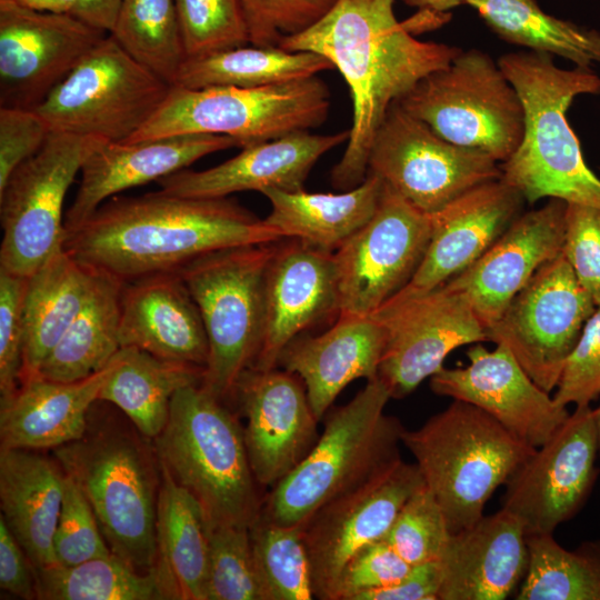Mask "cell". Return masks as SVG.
<instances>
[{
  "instance_id": "1",
  "label": "cell",
  "mask_w": 600,
  "mask_h": 600,
  "mask_svg": "<svg viewBox=\"0 0 600 600\" xmlns=\"http://www.w3.org/2000/svg\"><path fill=\"white\" fill-rule=\"evenodd\" d=\"M394 0H337L304 31L283 38L289 51L327 58L344 78L352 99L346 150L331 171L333 188L359 186L367 177L370 148L390 107L422 78L447 67L462 49L420 41L393 11Z\"/></svg>"
},
{
  "instance_id": "2",
  "label": "cell",
  "mask_w": 600,
  "mask_h": 600,
  "mask_svg": "<svg viewBox=\"0 0 600 600\" xmlns=\"http://www.w3.org/2000/svg\"><path fill=\"white\" fill-rule=\"evenodd\" d=\"M284 239L228 198L149 192L114 196L79 226L66 229L63 250L89 269L126 283L177 271L204 253Z\"/></svg>"
},
{
  "instance_id": "3",
  "label": "cell",
  "mask_w": 600,
  "mask_h": 600,
  "mask_svg": "<svg viewBox=\"0 0 600 600\" xmlns=\"http://www.w3.org/2000/svg\"><path fill=\"white\" fill-rule=\"evenodd\" d=\"M498 63L524 114L522 139L500 163L501 180L529 203L549 198L600 209V178L567 118L577 96L600 94V77L590 68L561 69L553 56L536 51L508 53Z\"/></svg>"
},
{
  "instance_id": "4",
  "label": "cell",
  "mask_w": 600,
  "mask_h": 600,
  "mask_svg": "<svg viewBox=\"0 0 600 600\" xmlns=\"http://www.w3.org/2000/svg\"><path fill=\"white\" fill-rule=\"evenodd\" d=\"M137 429L89 423L84 434L52 449L88 499L111 552L141 573L157 560L161 468L154 447Z\"/></svg>"
},
{
  "instance_id": "5",
  "label": "cell",
  "mask_w": 600,
  "mask_h": 600,
  "mask_svg": "<svg viewBox=\"0 0 600 600\" xmlns=\"http://www.w3.org/2000/svg\"><path fill=\"white\" fill-rule=\"evenodd\" d=\"M159 462L200 503L208 528L250 527L264 496L249 461L243 427L228 403L200 384L178 390L153 439Z\"/></svg>"
},
{
  "instance_id": "6",
  "label": "cell",
  "mask_w": 600,
  "mask_h": 600,
  "mask_svg": "<svg viewBox=\"0 0 600 600\" xmlns=\"http://www.w3.org/2000/svg\"><path fill=\"white\" fill-rule=\"evenodd\" d=\"M390 399L377 378L348 403L330 409L312 450L264 494L260 513L281 526H302L322 506L401 458L406 428L386 413Z\"/></svg>"
},
{
  "instance_id": "7",
  "label": "cell",
  "mask_w": 600,
  "mask_h": 600,
  "mask_svg": "<svg viewBox=\"0 0 600 600\" xmlns=\"http://www.w3.org/2000/svg\"><path fill=\"white\" fill-rule=\"evenodd\" d=\"M402 444L414 458L451 533L478 521L494 491L536 449L461 400H453L420 428L406 429Z\"/></svg>"
},
{
  "instance_id": "8",
  "label": "cell",
  "mask_w": 600,
  "mask_h": 600,
  "mask_svg": "<svg viewBox=\"0 0 600 600\" xmlns=\"http://www.w3.org/2000/svg\"><path fill=\"white\" fill-rule=\"evenodd\" d=\"M277 242L216 250L177 270L199 308L208 338L201 386L226 403L233 401L240 377L260 350L266 273Z\"/></svg>"
},
{
  "instance_id": "9",
  "label": "cell",
  "mask_w": 600,
  "mask_h": 600,
  "mask_svg": "<svg viewBox=\"0 0 600 600\" xmlns=\"http://www.w3.org/2000/svg\"><path fill=\"white\" fill-rule=\"evenodd\" d=\"M329 109V88L317 76L259 88L171 84L159 109L126 142L206 133L230 137L242 149L319 127Z\"/></svg>"
},
{
  "instance_id": "10",
  "label": "cell",
  "mask_w": 600,
  "mask_h": 600,
  "mask_svg": "<svg viewBox=\"0 0 600 600\" xmlns=\"http://www.w3.org/2000/svg\"><path fill=\"white\" fill-rule=\"evenodd\" d=\"M397 102L444 140L482 151L499 163L516 151L523 136L518 92L498 61L479 49L461 50Z\"/></svg>"
},
{
  "instance_id": "11",
  "label": "cell",
  "mask_w": 600,
  "mask_h": 600,
  "mask_svg": "<svg viewBox=\"0 0 600 600\" xmlns=\"http://www.w3.org/2000/svg\"><path fill=\"white\" fill-rule=\"evenodd\" d=\"M171 84L104 36L34 109L52 132L128 141Z\"/></svg>"
},
{
  "instance_id": "12",
  "label": "cell",
  "mask_w": 600,
  "mask_h": 600,
  "mask_svg": "<svg viewBox=\"0 0 600 600\" xmlns=\"http://www.w3.org/2000/svg\"><path fill=\"white\" fill-rule=\"evenodd\" d=\"M103 140L51 132L0 189V270L30 277L63 249V202L76 176Z\"/></svg>"
},
{
  "instance_id": "13",
  "label": "cell",
  "mask_w": 600,
  "mask_h": 600,
  "mask_svg": "<svg viewBox=\"0 0 600 600\" xmlns=\"http://www.w3.org/2000/svg\"><path fill=\"white\" fill-rule=\"evenodd\" d=\"M368 173L432 214L482 183L501 179L489 154L451 143L394 102L374 134Z\"/></svg>"
},
{
  "instance_id": "14",
  "label": "cell",
  "mask_w": 600,
  "mask_h": 600,
  "mask_svg": "<svg viewBox=\"0 0 600 600\" xmlns=\"http://www.w3.org/2000/svg\"><path fill=\"white\" fill-rule=\"evenodd\" d=\"M596 303L562 254L538 269L487 330L544 391L556 390L563 364Z\"/></svg>"
},
{
  "instance_id": "15",
  "label": "cell",
  "mask_w": 600,
  "mask_h": 600,
  "mask_svg": "<svg viewBox=\"0 0 600 600\" xmlns=\"http://www.w3.org/2000/svg\"><path fill=\"white\" fill-rule=\"evenodd\" d=\"M431 231V214L384 184L370 220L333 252L339 316H372L401 291L420 267Z\"/></svg>"
},
{
  "instance_id": "16",
  "label": "cell",
  "mask_w": 600,
  "mask_h": 600,
  "mask_svg": "<svg viewBox=\"0 0 600 600\" xmlns=\"http://www.w3.org/2000/svg\"><path fill=\"white\" fill-rule=\"evenodd\" d=\"M384 331L378 379L402 399L443 368L454 349L488 341L462 292L443 283L426 293L391 299L372 314Z\"/></svg>"
},
{
  "instance_id": "17",
  "label": "cell",
  "mask_w": 600,
  "mask_h": 600,
  "mask_svg": "<svg viewBox=\"0 0 600 600\" xmlns=\"http://www.w3.org/2000/svg\"><path fill=\"white\" fill-rule=\"evenodd\" d=\"M599 451L593 409L576 407L510 477L501 508L520 521L526 536L553 533L588 499Z\"/></svg>"
},
{
  "instance_id": "18",
  "label": "cell",
  "mask_w": 600,
  "mask_h": 600,
  "mask_svg": "<svg viewBox=\"0 0 600 600\" xmlns=\"http://www.w3.org/2000/svg\"><path fill=\"white\" fill-rule=\"evenodd\" d=\"M423 484L417 464L399 458L322 506L301 526L314 599L334 600L348 561L366 546L384 538L402 506Z\"/></svg>"
},
{
  "instance_id": "19",
  "label": "cell",
  "mask_w": 600,
  "mask_h": 600,
  "mask_svg": "<svg viewBox=\"0 0 600 600\" xmlns=\"http://www.w3.org/2000/svg\"><path fill=\"white\" fill-rule=\"evenodd\" d=\"M104 36L71 13L0 0V107L34 110Z\"/></svg>"
},
{
  "instance_id": "20",
  "label": "cell",
  "mask_w": 600,
  "mask_h": 600,
  "mask_svg": "<svg viewBox=\"0 0 600 600\" xmlns=\"http://www.w3.org/2000/svg\"><path fill=\"white\" fill-rule=\"evenodd\" d=\"M233 401L247 419L244 443L260 487L272 489L312 450L320 436L303 381L284 369L249 368Z\"/></svg>"
},
{
  "instance_id": "21",
  "label": "cell",
  "mask_w": 600,
  "mask_h": 600,
  "mask_svg": "<svg viewBox=\"0 0 600 600\" xmlns=\"http://www.w3.org/2000/svg\"><path fill=\"white\" fill-rule=\"evenodd\" d=\"M468 364L442 368L430 378L431 390L473 404L516 438L538 448L547 442L570 412L540 388L511 352L481 342L467 351Z\"/></svg>"
},
{
  "instance_id": "22",
  "label": "cell",
  "mask_w": 600,
  "mask_h": 600,
  "mask_svg": "<svg viewBox=\"0 0 600 600\" xmlns=\"http://www.w3.org/2000/svg\"><path fill=\"white\" fill-rule=\"evenodd\" d=\"M339 312L333 252L296 238L279 240L266 273L262 339L251 368H277L290 341Z\"/></svg>"
},
{
  "instance_id": "23",
  "label": "cell",
  "mask_w": 600,
  "mask_h": 600,
  "mask_svg": "<svg viewBox=\"0 0 600 600\" xmlns=\"http://www.w3.org/2000/svg\"><path fill=\"white\" fill-rule=\"evenodd\" d=\"M567 202L520 213L469 268L446 283L469 299L488 330L533 274L562 251Z\"/></svg>"
},
{
  "instance_id": "24",
  "label": "cell",
  "mask_w": 600,
  "mask_h": 600,
  "mask_svg": "<svg viewBox=\"0 0 600 600\" xmlns=\"http://www.w3.org/2000/svg\"><path fill=\"white\" fill-rule=\"evenodd\" d=\"M523 202L516 189L498 179L477 186L432 213L423 260L410 282L391 299L426 293L464 271L508 229Z\"/></svg>"
},
{
  "instance_id": "25",
  "label": "cell",
  "mask_w": 600,
  "mask_h": 600,
  "mask_svg": "<svg viewBox=\"0 0 600 600\" xmlns=\"http://www.w3.org/2000/svg\"><path fill=\"white\" fill-rule=\"evenodd\" d=\"M350 130L332 134L299 131L242 148L233 158L204 170L182 169L158 182L160 191L186 198H228L241 191L304 190L316 162L347 142Z\"/></svg>"
},
{
  "instance_id": "26",
  "label": "cell",
  "mask_w": 600,
  "mask_h": 600,
  "mask_svg": "<svg viewBox=\"0 0 600 600\" xmlns=\"http://www.w3.org/2000/svg\"><path fill=\"white\" fill-rule=\"evenodd\" d=\"M238 147L219 134L191 133L136 142L101 141L84 161L77 194L64 217V229L88 219L118 193L188 168L197 160Z\"/></svg>"
},
{
  "instance_id": "27",
  "label": "cell",
  "mask_w": 600,
  "mask_h": 600,
  "mask_svg": "<svg viewBox=\"0 0 600 600\" xmlns=\"http://www.w3.org/2000/svg\"><path fill=\"white\" fill-rule=\"evenodd\" d=\"M120 346L206 368L209 343L199 308L178 271L157 272L122 286Z\"/></svg>"
},
{
  "instance_id": "28",
  "label": "cell",
  "mask_w": 600,
  "mask_h": 600,
  "mask_svg": "<svg viewBox=\"0 0 600 600\" xmlns=\"http://www.w3.org/2000/svg\"><path fill=\"white\" fill-rule=\"evenodd\" d=\"M529 561L520 521L502 508L450 534L439 559V600H504Z\"/></svg>"
},
{
  "instance_id": "29",
  "label": "cell",
  "mask_w": 600,
  "mask_h": 600,
  "mask_svg": "<svg viewBox=\"0 0 600 600\" xmlns=\"http://www.w3.org/2000/svg\"><path fill=\"white\" fill-rule=\"evenodd\" d=\"M384 331L373 317L340 314L318 336H299L281 351L277 367L296 373L306 386L319 421L352 381L378 378Z\"/></svg>"
},
{
  "instance_id": "30",
  "label": "cell",
  "mask_w": 600,
  "mask_h": 600,
  "mask_svg": "<svg viewBox=\"0 0 600 600\" xmlns=\"http://www.w3.org/2000/svg\"><path fill=\"white\" fill-rule=\"evenodd\" d=\"M114 367L79 381L60 382L33 376L0 399V448L56 449L80 439L100 390Z\"/></svg>"
},
{
  "instance_id": "31",
  "label": "cell",
  "mask_w": 600,
  "mask_h": 600,
  "mask_svg": "<svg viewBox=\"0 0 600 600\" xmlns=\"http://www.w3.org/2000/svg\"><path fill=\"white\" fill-rule=\"evenodd\" d=\"M39 451L0 448V517L34 570L57 566L53 537L66 482L58 460Z\"/></svg>"
},
{
  "instance_id": "32",
  "label": "cell",
  "mask_w": 600,
  "mask_h": 600,
  "mask_svg": "<svg viewBox=\"0 0 600 600\" xmlns=\"http://www.w3.org/2000/svg\"><path fill=\"white\" fill-rule=\"evenodd\" d=\"M160 468L153 571L166 599L207 600L209 534L204 512L161 463Z\"/></svg>"
},
{
  "instance_id": "33",
  "label": "cell",
  "mask_w": 600,
  "mask_h": 600,
  "mask_svg": "<svg viewBox=\"0 0 600 600\" xmlns=\"http://www.w3.org/2000/svg\"><path fill=\"white\" fill-rule=\"evenodd\" d=\"M383 187L380 178L368 173L359 186L341 193L267 189L262 194L271 210L264 221L283 238L334 252L373 216Z\"/></svg>"
},
{
  "instance_id": "34",
  "label": "cell",
  "mask_w": 600,
  "mask_h": 600,
  "mask_svg": "<svg viewBox=\"0 0 600 600\" xmlns=\"http://www.w3.org/2000/svg\"><path fill=\"white\" fill-rule=\"evenodd\" d=\"M96 272L63 249L28 279L24 299V350L21 380L38 373L88 302Z\"/></svg>"
},
{
  "instance_id": "35",
  "label": "cell",
  "mask_w": 600,
  "mask_h": 600,
  "mask_svg": "<svg viewBox=\"0 0 600 600\" xmlns=\"http://www.w3.org/2000/svg\"><path fill=\"white\" fill-rule=\"evenodd\" d=\"M113 360L98 401L116 406L142 436L152 440L168 422L174 393L200 384L204 373L202 367L164 360L134 347L120 348Z\"/></svg>"
},
{
  "instance_id": "36",
  "label": "cell",
  "mask_w": 600,
  "mask_h": 600,
  "mask_svg": "<svg viewBox=\"0 0 600 600\" xmlns=\"http://www.w3.org/2000/svg\"><path fill=\"white\" fill-rule=\"evenodd\" d=\"M94 272V286L88 302L47 356L38 376L60 382L79 381L103 369L120 350L123 282Z\"/></svg>"
},
{
  "instance_id": "37",
  "label": "cell",
  "mask_w": 600,
  "mask_h": 600,
  "mask_svg": "<svg viewBox=\"0 0 600 600\" xmlns=\"http://www.w3.org/2000/svg\"><path fill=\"white\" fill-rule=\"evenodd\" d=\"M331 69L333 64L316 52L251 44L187 59L173 84L191 89L259 88L316 77Z\"/></svg>"
},
{
  "instance_id": "38",
  "label": "cell",
  "mask_w": 600,
  "mask_h": 600,
  "mask_svg": "<svg viewBox=\"0 0 600 600\" xmlns=\"http://www.w3.org/2000/svg\"><path fill=\"white\" fill-rule=\"evenodd\" d=\"M507 42L559 56L577 67L600 64V32L544 12L536 0H466Z\"/></svg>"
},
{
  "instance_id": "39",
  "label": "cell",
  "mask_w": 600,
  "mask_h": 600,
  "mask_svg": "<svg viewBox=\"0 0 600 600\" xmlns=\"http://www.w3.org/2000/svg\"><path fill=\"white\" fill-rule=\"evenodd\" d=\"M40 600H162L156 572L141 573L111 553L71 567L34 570Z\"/></svg>"
},
{
  "instance_id": "40",
  "label": "cell",
  "mask_w": 600,
  "mask_h": 600,
  "mask_svg": "<svg viewBox=\"0 0 600 600\" xmlns=\"http://www.w3.org/2000/svg\"><path fill=\"white\" fill-rule=\"evenodd\" d=\"M529 561L517 600H600V557L589 543L577 551L552 533L527 536Z\"/></svg>"
},
{
  "instance_id": "41",
  "label": "cell",
  "mask_w": 600,
  "mask_h": 600,
  "mask_svg": "<svg viewBox=\"0 0 600 600\" xmlns=\"http://www.w3.org/2000/svg\"><path fill=\"white\" fill-rule=\"evenodd\" d=\"M110 34L144 67L176 82L187 57L174 0H121Z\"/></svg>"
},
{
  "instance_id": "42",
  "label": "cell",
  "mask_w": 600,
  "mask_h": 600,
  "mask_svg": "<svg viewBox=\"0 0 600 600\" xmlns=\"http://www.w3.org/2000/svg\"><path fill=\"white\" fill-rule=\"evenodd\" d=\"M249 534L262 600L314 599L301 526H281L260 513Z\"/></svg>"
},
{
  "instance_id": "43",
  "label": "cell",
  "mask_w": 600,
  "mask_h": 600,
  "mask_svg": "<svg viewBox=\"0 0 600 600\" xmlns=\"http://www.w3.org/2000/svg\"><path fill=\"white\" fill-rule=\"evenodd\" d=\"M207 600H262L248 527L208 528Z\"/></svg>"
},
{
  "instance_id": "44",
  "label": "cell",
  "mask_w": 600,
  "mask_h": 600,
  "mask_svg": "<svg viewBox=\"0 0 600 600\" xmlns=\"http://www.w3.org/2000/svg\"><path fill=\"white\" fill-rule=\"evenodd\" d=\"M187 59L250 43L241 0H174Z\"/></svg>"
},
{
  "instance_id": "45",
  "label": "cell",
  "mask_w": 600,
  "mask_h": 600,
  "mask_svg": "<svg viewBox=\"0 0 600 600\" xmlns=\"http://www.w3.org/2000/svg\"><path fill=\"white\" fill-rule=\"evenodd\" d=\"M444 513L423 484L402 506L383 540L409 564L439 561L450 538Z\"/></svg>"
},
{
  "instance_id": "46",
  "label": "cell",
  "mask_w": 600,
  "mask_h": 600,
  "mask_svg": "<svg viewBox=\"0 0 600 600\" xmlns=\"http://www.w3.org/2000/svg\"><path fill=\"white\" fill-rule=\"evenodd\" d=\"M53 552L57 566L61 567H71L112 553L88 499L67 474L53 537Z\"/></svg>"
},
{
  "instance_id": "47",
  "label": "cell",
  "mask_w": 600,
  "mask_h": 600,
  "mask_svg": "<svg viewBox=\"0 0 600 600\" xmlns=\"http://www.w3.org/2000/svg\"><path fill=\"white\" fill-rule=\"evenodd\" d=\"M337 0H241L250 43L278 47L280 41L310 28Z\"/></svg>"
},
{
  "instance_id": "48",
  "label": "cell",
  "mask_w": 600,
  "mask_h": 600,
  "mask_svg": "<svg viewBox=\"0 0 600 600\" xmlns=\"http://www.w3.org/2000/svg\"><path fill=\"white\" fill-rule=\"evenodd\" d=\"M28 279L0 270V399L10 397L20 386Z\"/></svg>"
},
{
  "instance_id": "49",
  "label": "cell",
  "mask_w": 600,
  "mask_h": 600,
  "mask_svg": "<svg viewBox=\"0 0 600 600\" xmlns=\"http://www.w3.org/2000/svg\"><path fill=\"white\" fill-rule=\"evenodd\" d=\"M600 396V304L569 353L553 394L561 406H590Z\"/></svg>"
},
{
  "instance_id": "50",
  "label": "cell",
  "mask_w": 600,
  "mask_h": 600,
  "mask_svg": "<svg viewBox=\"0 0 600 600\" xmlns=\"http://www.w3.org/2000/svg\"><path fill=\"white\" fill-rule=\"evenodd\" d=\"M562 254L578 281L600 304V209L567 202Z\"/></svg>"
},
{
  "instance_id": "51",
  "label": "cell",
  "mask_w": 600,
  "mask_h": 600,
  "mask_svg": "<svg viewBox=\"0 0 600 600\" xmlns=\"http://www.w3.org/2000/svg\"><path fill=\"white\" fill-rule=\"evenodd\" d=\"M411 568L383 539L372 542L344 566L336 587L334 600H354L363 592L392 586Z\"/></svg>"
},
{
  "instance_id": "52",
  "label": "cell",
  "mask_w": 600,
  "mask_h": 600,
  "mask_svg": "<svg viewBox=\"0 0 600 600\" xmlns=\"http://www.w3.org/2000/svg\"><path fill=\"white\" fill-rule=\"evenodd\" d=\"M51 132L36 110L0 107V189L42 148Z\"/></svg>"
},
{
  "instance_id": "53",
  "label": "cell",
  "mask_w": 600,
  "mask_h": 600,
  "mask_svg": "<svg viewBox=\"0 0 600 600\" xmlns=\"http://www.w3.org/2000/svg\"><path fill=\"white\" fill-rule=\"evenodd\" d=\"M0 588L24 600L37 599L34 568L1 517Z\"/></svg>"
},
{
  "instance_id": "54",
  "label": "cell",
  "mask_w": 600,
  "mask_h": 600,
  "mask_svg": "<svg viewBox=\"0 0 600 600\" xmlns=\"http://www.w3.org/2000/svg\"><path fill=\"white\" fill-rule=\"evenodd\" d=\"M440 586V563L430 561L412 566L394 584L363 592L354 600H439Z\"/></svg>"
},
{
  "instance_id": "55",
  "label": "cell",
  "mask_w": 600,
  "mask_h": 600,
  "mask_svg": "<svg viewBox=\"0 0 600 600\" xmlns=\"http://www.w3.org/2000/svg\"><path fill=\"white\" fill-rule=\"evenodd\" d=\"M120 4L121 0H78L72 14L92 28L110 33Z\"/></svg>"
},
{
  "instance_id": "56",
  "label": "cell",
  "mask_w": 600,
  "mask_h": 600,
  "mask_svg": "<svg viewBox=\"0 0 600 600\" xmlns=\"http://www.w3.org/2000/svg\"><path fill=\"white\" fill-rule=\"evenodd\" d=\"M446 12H438L430 9H420V12L403 21L407 30L411 34L436 29L446 22Z\"/></svg>"
},
{
  "instance_id": "57",
  "label": "cell",
  "mask_w": 600,
  "mask_h": 600,
  "mask_svg": "<svg viewBox=\"0 0 600 600\" xmlns=\"http://www.w3.org/2000/svg\"><path fill=\"white\" fill-rule=\"evenodd\" d=\"M22 6L38 11L53 13H71L73 12L78 0H14Z\"/></svg>"
},
{
  "instance_id": "58",
  "label": "cell",
  "mask_w": 600,
  "mask_h": 600,
  "mask_svg": "<svg viewBox=\"0 0 600 600\" xmlns=\"http://www.w3.org/2000/svg\"><path fill=\"white\" fill-rule=\"evenodd\" d=\"M402 1L406 4L411 6V7H417L419 9H430L438 12H446L462 3H466V0H402Z\"/></svg>"
},
{
  "instance_id": "59",
  "label": "cell",
  "mask_w": 600,
  "mask_h": 600,
  "mask_svg": "<svg viewBox=\"0 0 600 600\" xmlns=\"http://www.w3.org/2000/svg\"><path fill=\"white\" fill-rule=\"evenodd\" d=\"M593 417H594V422L597 426L598 438H599V449H600V404L596 409H593Z\"/></svg>"
},
{
  "instance_id": "60",
  "label": "cell",
  "mask_w": 600,
  "mask_h": 600,
  "mask_svg": "<svg viewBox=\"0 0 600 600\" xmlns=\"http://www.w3.org/2000/svg\"><path fill=\"white\" fill-rule=\"evenodd\" d=\"M589 546L592 548V550L594 552H597L600 557V541H596V542H588Z\"/></svg>"
}]
</instances>
